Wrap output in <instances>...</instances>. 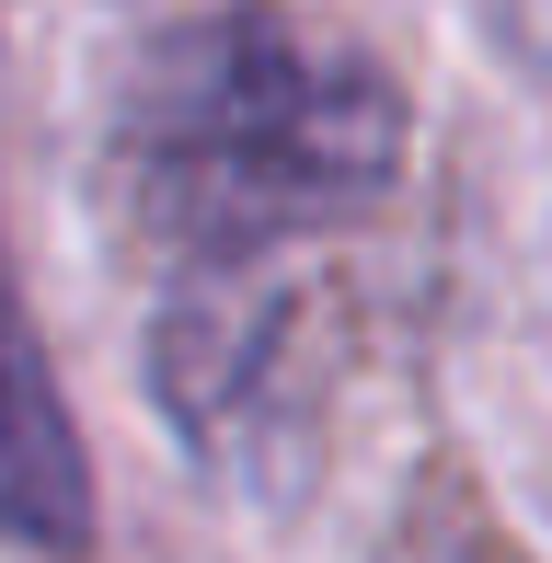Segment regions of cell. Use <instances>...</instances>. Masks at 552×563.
I'll list each match as a JSON object with an SVG mask.
<instances>
[{
	"label": "cell",
	"instance_id": "2",
	"mask_svg": "<svg viewBox=\"0 0 552 563\" xmlns=\"http://www.w3.org/2000/svg\"><path fill=\"white\" fill-rule=\"evenodd\" d=\"M0 541L35 563H92V460L35 322H23L12 265H0Z\"/></svg>",
	"mask_w": 552,
	"mask_h": 563
},
{
	"label": "cell",
	"instance_id": "3",
	"mask_svg": "<svg viewBox=\"0 0 552 563\" xmlns=\"http://www.w3.org/2000/svg\"><path fill=\"white\" fill-rule=\"evenodd\" d=\"M518 12H552V0H518ZM541 46H552V23H541Z\"/></svg>",
	"mask_w": 552,
	"mask_h": 563
},
{
	"label": "cell",
	"instance_id": "1",
	"mask_svg": "<svg viewBox=\"0 0 552 563\" xmlns=\"http://www.w3.org/2000/svg\"><path fill=\"white\" fill-rule=\"evenodd\" d=\"M404 81L368 46L288 12H219L139 58L115 185L173 265H265L380 208L404 185Z\"/></svg>",
	"mask_w": 552,
	"mask_h": 563
}]
</instances>
